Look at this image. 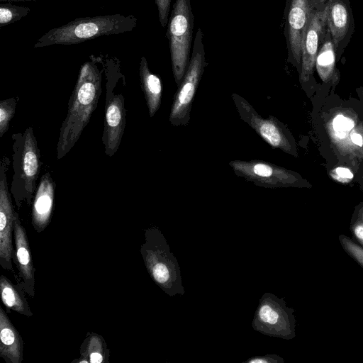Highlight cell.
I'll return each instance as SVG.
<instances>
[{"label":"cell","mask_w":363,"mask_h":363,"mask_svg":"<svg viewBox=\"0 0 363 363\" xmlns=\"http://www.w3.org/2000/svg\"><path fill=\"white\" fill-rule=\"evenodd\" d=\"M84 62L70 96L67 113L62 121L56 147L57 160L65 157L79 139L97 107L101 94L102 72L96 59Z\"/></svg>","instance_id":"6da1fadb"},{"label":"cell","mask_w":363,"mask_h":363,"mask_svg":"<svg viewBox=\"0 0 363 363\" xmlns=\"http://www.w3.org/2000/svg\"><path fill=\"white\" fill-rule=\"evenodd\" d=\"M136 25L137 18L133 15L112 14L77 18L48 30L37 40L34 48L78 44L102 35L130 32Z\"/></svg>","instance_id":"7a4b0ae2"},{"label":"cell","mask_w":363,"mask_h":363,"mask_svg":"<svg viewBox=\"0 0 363 363\" xmlns=\"http://www.w3.org/2000/svg\"><path fill=\"white\" fill-rule=\"evenodd\" d=\"M13 175L10 192L20 209L23 203L30 206L37 189V179L42 164L40 150L31 126L23 133L11 135Z\"/></svg>","instance_id":"3957f363"},{"label":"cell","mask_w":363,"mask_h":363,"mask_svg":"<svg viewBox=\"0 0 363 363\" xmlns=\"http://www.w3.org/2000/svg\"><path fill=\"white\" fill-rule=\"evenodd\" d=\"M144 237L140 251L152 279L170 296L184 295L179 263L160 230L155 226L148 228Z\"/></svg>","instance_id":"277c9868"},{"label":"cell","mask_w":363,"mask_h":363,"mask_svg":"<svg viewBox=\"0 0 363 363\" xmlns=\"http://www.w3.org/2000/svg\"><path fill=\"white\" fill-rule=\"evenodd\" d=\"M194 16L190 0H176L168 22L169 40L173 76L179 86L186 72L192 40Z\"/></svg>","instance_id":"5b68a950"},{"label":"cell","mask_w":363,"mask_h":363,"mask_svg":"<svg viewBox=\"0 0 363 363\" xmlns=\"http://www.w3.org/2000/svg\"><path fill=\"white\" fill-rule=\"evenodd\" d=\"M203 33L198 28L186 72L173 98L169 121L174 127L186 126L197 88L206 66Z\"/></svg>","instance_id":"8992f818"},{"label":"cell","mask_w":363,"mask_h":363,"mask_svg":"<svg viewBox=\"0 0 363 363\" xmlns=\"http://www.w3.org/2000/svg\"><path fill=\"white\" fill-rule=\"evenodd\" d=\"M252 325L256 331L271 337L291 340L296 336L294 309L272 293L262 296Z\"/></svg>","instance_id":"52a82bcc"},{"label":"cell","mask_w":363,"mask_h":363,"mask_svg":"<svg viewBox=\"0 0 363 363\" xmlns=\"http://www.w3.org/2000/svg\"><path fill=\"white\" fill-rule=\"evenodd\" d=\"M231 97L240 119L269 146L288 154L296 155L294 140L281 121L272 116L263 118L245 99L236 93L232 94Z\"/></svg>","instance_id":"ba28073f"},{"label":"cell","mask_w":363,"mask_h":363,"mask_svg":"<svg viewBox=\"0 0 363 363\" xmlns=\"http://www.w3.org/2000/svg\"><path fill=\"white\" fill-rule=\"evenodd\" d=\"M229 165L234 173L256 186L266 188L305 186L304 180L296 172L271 162L252 160H231Z\"/></svg>","instance_id":"9c48e42d"},{"label":"cell","mask_w":363,"mask_h":363,"mask_svg":"<svg viewBox=\"0 0 363 363\" xmlns=\"http://www.w3.org/2000/svg\"><path fill=\"white\" fill-rule=\"evenodd\" d=\"M328 28L326 0H313L309 21L302 43L300 82H308L313 77L315 60Z\"/></svg>","instance_id":"30bf717a"},{"label":"cell","mask_w":363,"mask_h":363,"mask_svg":"<svg viewBox=\"0 0 363 363\" xmlns=\"http://www.w3.org/2000/svg\"><path fill=\"white\" fill-rule=\"evenodd\" d=\"M10 160L3 156L0 162V265L8 271L14 272L13 243L14 216L16 211L9 191L7 172Z\"/></svg>","instance_id":"8fae6325"},{"label":"cell","mask_w":363,"mask_h":363,"mask_svg":"<svg viewBox=\"0 0 363 363\" xmlns=\"http://www.w3.org/2000/svg\"><path fill=\"white\" fill-rule=\"evenodd\" d=\"M115 84L110 79L106 83L104 124L101 137L105 154L108 157L113 156L118 150L126 123L125 99L122 94H114L113 90Z\"/></svg>","instance_id":"7c38bea8"},{"label":"cell","mask_w":363,"mask_h":363,"mask_svg":"<svg viewBox=\"0 0 363 363\" xmlns=\"http://www.w3.org/2000/svg\"><path fill=\"white\" fill-rule=\"evenodd\" d=\"M13 239L15 245L13 263L18 269V284L30 298L35 296V272L26 231L17 212L14 216Z\"/></svg>","instance_id":"4fadbf2b"},{"label":"cell","mask_w":363,"mask_h":363,"mask_svg":"<svg viewBox=\"0 0 363 363\" xmlns=\"http://www.w3.org/2000/svg\"><path fill=\"white\" fill-rule=\"evenodd\" d=\"M326 11L328 28L338 57L352 35V13L347 0H326Z\"/></svg>","instance_id":"5bb4252c"},{"label":"cell","mask_w":363,"mask_h":363,"mask_svg":"<svg viewBox=\"0 0 363 363\" xmlns=\"http://www.w3.org/2000/svg\"><path fill=\"white\" fill-rule=\"evenodd\" d=\"M313 0H291L287 16L289 50L295 65H301L303 38L307 27Z\"/></svg>","instance_id":"9a60e30c"},{"label":"cell","mask_w":363,"mask_h":363,"mask_svg":"<svg viewBox=\"0 0 363 363\" xmlns=\"http://www.w3.org/2000/svg\"><path fill=\"white\" fill-rule=\"evenodd\" d=\"M55 183L51 174L46 172L40 183L32 203L31 224L37 233H42L50 224L54 207Z\"/></svg>","instance_id":"2e32d148"},{"label":"cell","mask_w":363,"mask_h":363,"mask_svg":"<svg viewBox=\"0 0 363 363\" xmlns=\"http://www.w3.org/2000/svg\"><path fill=\"white\" fill-rule=\"evenodd\" d=\"M24 343L5 311L0 308V356L6 363H21Z\"/></svg>","instance_id":"e0dca14e"},{"label":"cell","mask_w":363,"mask_h":363,"mask_svg":"<svg viewBox=\"0 0 363 363\" xmlns=\"http://www.w3.org/2000/svg\"><path fill=\"white\" fill-rule=\"evenodd\" d=\"M139 75L149 115L150 117H153L161 105L162 95L161 79L150 70L145 57H142L140 59Z\"/></svg>","instance_id":"ac0fdd59"},{"label":"cell","mask_w":363,"mask_h":363,"mask_svg":"<svg viewBox=\"0 0 363 363\" xmlns=\"http://www.w3.org/2000/svg\"><path fill=\"white\" fill-rule=\"evenodd\" d=\"M0 291L1 301L8 313L13 311L27 317L33 315L26 299V294L18 284L14 285L6 277L1 275Z\"/></svg>","instance_id":"d6986e66"},{"label":"cell","mask_w":363,"mask_h":363,"mask_svg":"<svg viewBox=\"0 0 363 363\" xmlns=\"http://www.w3.org/2000/svg\"><path fill=\"white\" fill-rule=\"evenodd\" d=\"M79 359L77 363H107L109 362L110 351L104 338L96 333H87L82 343Z\"/></svg>","instance_id":"ffe728a7"},{"label":"cell","mask_w":363,"mask_h":363,"mask_svg":"<svg viewBox=\"0 0 363 363\" xmlns=\"http://www.w3.org/2000/svg\"><path fill=\"white\" fill-rule=\"evenodd\" d=\"M336 52L333 42L327 28L323 42L318 50L315 60L318 74L323 82L328 83L336 79L335 60Z\"/></svg>","instance_id":"44dd1931"},{"label":"cell","mask_w":363,"mask_h":363,"mask_svg":"<svg viewBox=\"0 0 363 363\" xmlns=\"http://www.w3.org/2000/svg\"><path fill=\"white\" fill-rule=\"evenodd\" d=\"M30 9L26 6L13 5L9 3L0 4V28L16 22L26 16Z\"/></svg>","instance_id":"7402d4cb"},{"label":"cell","mask_w":363,"mask_h":363,"mask_svg":"<svg viewBox=\"0 0 363 363\" xmlns=\"http://www.w3.org/2000/svg\"><path fill=\"white\" fill-rule=\"evenodd\" d=\"M17 101L14 97L0 101V137L8 130L16 108Z\"/></svg>","instance_id":"603a6c76"},{"label":"cell","mask_w":363,"mask_h":363,"mask_svg":"<svg viewBox=\"0 0 363 363\" xmlns=\"http://www.w3.org/2000/svg\"><path fill=\"white\" fill-rule=\"evenodd\" d=\"M344 251L363 269V247L353 238L341 234L338 237Z\"/></svg>","instance_id":"cb8c5ba5"},{"label":"cell","mask_w":363,"mask_h":363,"mask_svg":"<svg viewBox=\"0 0 363 363\" xmlns=\"http://www.w3.org/2000/svg\"><path fill=\"white\" fill-rule=\"evenodd\" d=\"M350 230L353 239L363 247V218L354 213L351 220Z\"/></svg>","instance_id":"d4e9b609"},{"label":"cell","mask_w":363,"mask_h":363,"mask_svg":"<svg viewBox=\"0 0 363 363\" xmlns=\"http://www.w3.org/2000/svg\"><path fill=\"white\" fill-rule=\"evenodd\" d=\"M172 0H155L158 10L159 21L164 28L169 22V13Z\"/></svg>","instance_id":"484cf974"},{"label":"cell","mask_w":363,"mask_h":363,"mask_svg":"<svg viewBox=\"0 0 363 363\" xmlns=\"http://www.w3.org/2000/svg\"><path fill=\"white\" fill-rule=\"evenodd\" d=\"M333 125L335 131L345 132L350 130L354 123L350 118L339 115L334 118Z\"/></svg>","instance_id":"4316f807"},{"label":"cell","mask_w":363,"mask_h":363,"mask_svg":"<svg viewBox=\"0 0 363 363\" xmlns=\"http://www.w3.org/2000/svg\"><path fill=\"white\" fill-rule=\"evenodd\" d=\"M247 363H284V359L277 354H266L264 356L253 357L246 361Z\"/></svg>","instance_id":"83f0119b"},{"label":"cell","mask_w":363,"mask_h":363,"mask_svg":"<svg viewBox=\"0 0 363 363\" xmlns=\"http://www.w3.org/2000/svg\"><path fill=\"white\" fill-rule=\"evenodd\" d=\"M335 174L337 176V177L340 179V181H342V179H352L353 177V174L352 172L346 168V167H337L335 170Z\"/></svg>","instance_id":"f1b7e54d"},{"label":"cell","mask_w":363,"mask_h":363,"mask_svg":"<svg viewBox=\"0 0 363 363\" xmlns=\"http://www.w3.org/2000/svg\"><path fill=\"white\" fill-rule=\"evenodd\" d=\"M350 138H351L352 142L354 145H356L359 147L363 146V138H362V135L359 134V133L353 132L350 135Z\"/></svg>","instance_id":"f546056e"},{"label":"cell","mask_w":363,"mask_h":363,"mask_svg":"<svg viewBox=\"0 0 363 363\" xmlns=\"http://www.w3.org/2000/svg\"><path fill=\"white\" fill-rule=\"evenodd\" d=\"M354 213L363 218V205L359 206Z\"/></svg>","instance_id":"4dcf8cb0"},{"label":"cell","mask_w":363,"mask_h":363,"mask_svg":"<svg viewBox=\"0 0 363 363\" xmlns=\"http://www.w3.org/2000/svg\"><path fill=\"white\" fill-rule=\"evenodd\" d=\"M1 1H4V0H1ZM9 1H40V0H9Z\"/></svg>","instance_id":"1f68e13d"}]
</instances>
